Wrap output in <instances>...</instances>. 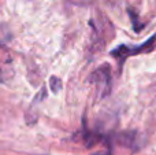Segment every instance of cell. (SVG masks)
<instances>
[{
  "label": "cell",
  "mask_w": 156,
  "mask_h": 155,
  "mask_svg": "<svg viewBox=\"0 0 156 155\" xmlns=\"http://www.w3.org/2000/svg\"><path fill=\"white\" fill-rule=\"evenodd\" d=\"M96 155H111L110 153H101V154H96Z\"/></svg>",
  "instance_id": "cell-6"
},
{
  "label": "cell",
  "mask_w": 156,
  "mask_h": 155,
  "mask_svg": "<svg viewBox=\"0 0 156 155\" xmlns=\"http://www.w3.org/2000/svg\"><path fill=\"white\" fill-rule=\"evenodd\" d=\"M156 48V33L152 37H149L147 41H144L143 44L136 47H130L126 45V44H122V45L116 47L111 51V55L114 58L119 60V63H123L125 59L129 56H134V55H141V54H148V52H152Z\"/></svg>",
  "instance_id": "cell-1"
},
{
  "label": "cell",
  "mask_w": 156,
  "mask_h": 155,
  "mask_svg": "<svg viewBox=\"0 0 156 155\" xmlns=\"http://www.w3.org/2000/svg\"><path fill=\"white\" fill-rule=\"evenodd\" d=\"M136 133H133V132H123V133L118 135L116 136V140H118V143L121 146H125V147H129V148H134V144L137 142H136Z\"/></svg>",
  "instance_id": "cell-3"
},
{
  "label": "cell",
  "mask_w": 156,
  "mask_h": 155,
  "mask_svg": "<svg viewBox=\"0 0 156 155\" xmlns=\"http://www.w3.org/2000/svg\"><path fill=\"white\" fill-rule=\"evenodd\" d=\"M90 82L97 87L100 91V96H105L111 91V73L108 65L101 66L90 74Z\"/></svg>",
  "instance_id": "cell-2"
},
{
  "label": "cell",
  "mask_w": 156,
  "mask_h": 155,
  "mask_svg": "<svg viewBox=\"0 0 156 155\" xmlns=\"http://www.w3.org/2000/svg\"><path fill=\"white\" fill-rule=\"evenodd\" d=\"M129 15H130V18H132V23H133V27H134V30L136 32H140L141 29H143V26H140V21H138V16H137V14L134 13L133 10H129Z\"/></svg>",
  "instance_id": "cell-5"
},
{
  "label": "cell",
  "mask_w": 156,
  "mask_h": 155,
  "mask_svg": "<svg viewBox=\"0 0 156 155\" xmlns=\"http://www.w3.org/2000/svg\"><path fill=\"white\" fill-rule=\"evenodd\" d=\"M49 85H51L54 92H59V91L62 89V80L56 76H52L51 80H49Z\"/></svg>",
  "instance_id": "cell-4"
}]
</instances>
